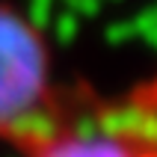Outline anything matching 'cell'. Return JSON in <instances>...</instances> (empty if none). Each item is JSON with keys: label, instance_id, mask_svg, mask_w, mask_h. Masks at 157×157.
I'll use <instances>...</instances> for the list:
<instances>
[{"label": "cell", "instance_id": "obj_1", "mask_svg": "<svg viewBox=\"0 0 157 157\" xmlns=\"http://www.w3.org/2000/svg\"><path fill=\"white\" fill-rule=\"evenodd\" d=\"M77 80H62L39 21L0 0V148L21 154L65 113Z\"/></svg>", "mask_w": 157, "mask_h": 157}, {"label": "cell", "instance_id": "obj_2", "mask_svg": "<svg viewBox=\"0 0 157 157\" xmlns=\"http://www.w3.org/2000/svg\"><path fill=\"white\" fill-rule=\"evenodd\" d=\"M18 157H157V110L77 80L65 113Z\"/></svg>", "mask_w": 157, "mask_h": 157}, {"label": "cell", "instance_id": "obj_3", "mask_svg": "<svg viewBox=\"0 0 157 157\" xmlns=\"http://www.w3.org/2000/svg\"><path fill=\"white\" fill-rule=\"evenodd\" d=\"M124 92H128L133 101H140V104H145V107H151V110H157V68L151 71V74H145V77L133 80Z\"/></svg>", "mask_w": 157, "mask_h": 157}]
</instances>
